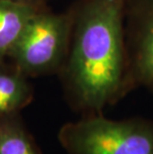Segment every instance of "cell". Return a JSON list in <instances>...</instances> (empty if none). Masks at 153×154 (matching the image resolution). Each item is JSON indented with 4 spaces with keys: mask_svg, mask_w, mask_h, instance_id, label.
I'll use <instances>...</instances> for the list:
<instances>
[{
    "mask_svg": "<svg viewBox=\"0 0 153 154\" xmlns=\"http://www.w3.org/2000/svg\"><path fill=\"white\" fill-rule=\"evenodd\" d=\"M32 99V90L22 72L0 70V117L11 116Z\"/></svg>",
    "mask_w": 153,
    "mask_h": 154,
    "instance_id": "6",
    "label": "cell"
},
{
    "mask_svg": "<svg viewBox=\"0 0 153 154\" xmlns=\"http://www.w3.org/2000/svg\"><path fill=\"white\" fill-rule=\"evenodd\" d=\"M125 42L129 90L153 97V0H126Z\"/></svg>",
    "mask_w": 153,
    "mask_h": 154,
    "instance_id": "4",
    "label": "cell"
},
{
    "mask_svg": "<svg viewBox=\"0 0 153 154\" xmlns=\"http://www.w3.org/2000/svg\"><path fill=\"white\" fill-rule=\"evenodd\" d=\"M126 0H81L74 6L71 43L60 70L67 100L84 116L103 113L129 93Z\"/></svg>",
    "mask_w": 153,
    "mask_h": 154,
    "instance_id": "1",
    "label": "cell"
},
{
    "mask_svg": "<svg viewBox=\"0 0 153 154\" xmlns=\"http://www.w3.org/2000/svg\"><path fill=\"white\" fill-rule=\"evenodd\" d=\"M58 140L68 154H153V120L84 116L64 124Z\"/></svg>",
    "mask_w": 153,
    "mask_h": 154,
    "instance_id": "2",
    "label": "cell"
},
{
    "mask_svg": "<svg viewBox=\"0 0 153 154\" xmlns=\"http://www.w3.org/2000/svg\"><path fill=\"white\" fill-rule=\"evenodd\" d=\"M41 7L19 0H0V57L11 53L28 21Z\"/></svg>",
    "mask_w": 153,
    "mask_h": 154,
    "instance_id": "5",
    "label": "cell"
},
{
    "mask_svg": "<svg viewBox=\"0 0 153 154\" xmlns=\"http://www.w3.org/2000/svg\"><path fill=\"white\" fill-rule=\"evenodd\" d=\"M73 22L74 8L63 14L39 9L11 51L20 72L31 76L60 72L69 52Z\"/></svg>",
    "mask_w": 153,
    "mask_h": 154,
    "instance_id": "3",
    "label": "cell"
},
{
    "mask_svg": "<svg viewBox=\"0 0 153 154\" xmlns=\"http://www.w3.org/2000/svg\"><path fill=\"white\" fill-rule=\"evenodd\" d=\"M19 1H23L26 3H29V4H32V5H35V6L40 7V6L42 5V3H43L45 0H19Z\"/></svg>",
    "mask_w": 153,
    "mask_h": 154,
    "instance_id": "8",
    "label": "cell"
},
{
    "mask_svg": "<svg viewBox=\"0 0 153 154\" xmlns=\"http://www.w3.org/2000/svg\"><path fill=\"white\" fill-rule=\"evenodd\" d=\"M0 154H41L31 135L10 116L0 117Z\"/></svg>",
    "mask_w": 153,
    "mask_h": 154,
    "instance_id": "7",
    "label": "cell"
}]
</instances>
